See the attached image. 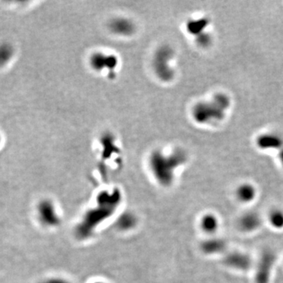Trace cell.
I'll list each match as a JSON object with an SVG mask.
<instances>
[{"label":"cell","instance_id":"cell-11","mask_svg":"<svg viewBox=\"0 0 283 283\" xmlns=\"http://www.w3.org/2000/svg\"><path fill=\"white\" fill-rule=\"evenodd\" d=\"M227 248L225 241L218 238L208 239L202 244V249L208 254H217L224 252Z\"/></svg>","mask_w":283,"mask_h":283},{"label":"cell","instance_id":"cell-12","mask_svg":"<svg viewBox=\"0 0 283 283\" xmlns=\"http://www.w3.org/2000/svg\"><path fill=\"white\" fill-rule=\"evenodd\" d=\"M281 139L278 136L272 135H265L258 140L257 144L262 149L279 148L281 147Z\"/></svg>","mask_w":283,"mask_h":283},{"label":"cell","instance_id":"cell-7","mask_svg":"<svg viewBox=\"0 0 283 283\" xmlns=\"http://www.w3.org/2000/svg\"><path fill=\"white\" fill-rule=\"evenodd\" d=\"M38 215L40 222L46 226H55L59 221L55 205L52 201L45 200L38 206Z\"/></svg>","mask_w":283,"mask_h":283},{"label":"cell","instance_id":"cell-4","mask_svg":"<svg viewBox=\"0 0 283 283\" xmlns=\"http://www.w3.org/2000/svg\"><path fill=\"white\" fill-rule=\"evenodd\" d=\"M276 261V255L271 250L265 251L261 254L255 271L256 283H269L271 273Z\"/></svg>","mask_w":283,"mask_h":283},{"label":"cell","instance_id":"cell-14","mask_svg":"<svg viewBox=\"0 0 283 283\" xmlns=\"http://www.w3.org/2000/svg\"><path fill=\"white\" fill-rule=\"evenodd\" d=\"M268 221L271 227L276 229L283 228V211L279 208L271 210L268 214Z\"/></svg>","mask_w":283,"mask_h":283},{"label":"cell","instance_id":"cell-15","mask_svg":"<svg viewBox=\"0 0 283 283\" xmlns=\"http://www.w3.org/2000/svg\"><path fill=\"white\" fill-rule=\"evenodd\" d=\"M44 283H66V282H64V281H62V280L53 279V280H48V281H45Z\"/></svg>","mask_w":283,"mask_h":283},{"label":"cell","instance_id":"cell-3","mask_svg":"<svg viewBox=\"0 0 283 283\" xmlns=\"http://www.w3.org/2000/svg\"><path fill=\"white\" fill-rule=\"evenodd\" d=\"M154 57L153 68L157 77L164 82L173 80L176 74L174 51L169 46H161Z\"/></svg>","mask_w":283,"mask_h":283},{"label":"cell","instance_id":"cell-1","mask_svg":"<svg viewBox=\"0 0 283 283\" xmlns=\"http://www.w3.org/2000/svg\"><path fill=\"white\" fill-rule=\"evenodd\" d=\"M228 106L227 97L224 95H219L210 102H201L196 104L192 110V115L198 123H211L224 117V111Z\"/></svg>","mask_w":283,"mask_h":283},{"label":"cell","instance_id":"cell-2","mask_svg":"<svg viewBox=\"0 0 283 283\" xmlns=\"http://www.w3.org/2000/svg\"><path fill=\"white\" fill-rule=\"evenodd\" d=\"M186 156L182 150H174L166 154L162 151H157L150 157V166L154 174L163 180H169L173 178V170L179 164L184 162Z\"/></svg>","mask_w":283,"mask_h":283},{"label":"cell","instance_id":"cell-9","mask_svg":"<svg viewBox=\"0 0 283 283\" xmlns=\"http://www.w3.org/2000/svg\"><path fill=\"white\" fill-rule=\"evenodd\" d=\"M261 224V218L259 214L255 211H247L239 218V226L242 231H255Z\"/></svg>","mask_w":283,"mask_h":283},{"label":"cell","instance_id":"cell-13","mask_svg":"<svg viewBox=\"0 0 283 283\" xmlns=\"http://www.w3.org/2000/svg\"><path fill=\"white\" fill-rule=\"evenodd\" d=\"M201 226L205 232L209 233V234H213L214 232L217 231V229H218V219L214 215L208 214L202 218Z\"/></svg>","mask_w":283,"mask_h":283},{"label":"cell","instance_id":"cell-5","mask_svg":"<svg viewBox=\"0 0 283 283\" xmlns=\"http://www.w3.org/2000/svg\"><path fill=\"white\" fill-rule=\"evenodd\" d=\"M90 65L96 72L113 77L118 65V59L113 55L96 53L90 58Z\"/></svg>","mask_w":283,"mask_h":283},{"label":"cell","instance_id":"cell-10","mask_svg":"<svg viewBox=\"0 0 283 283\" xmlns=\"http://www.w3.org/2000/svg\"><path fill=\"white\" fill-rule=\"evenodd\" d=\"M256 196V188L250 183L241 184L236 190V197L242 203H250Z\"/></svg>","mask_w":283,"mask_h":283},{"label":"cell","instance_id":"cell-6","mask_svg":"<svg viewBox=\"0 0 283 283\" xmlns=\"http://www.w3.org/2000/svg\"><path fill=\"white\" fill-rule=\"evenodd\" d=\"M224 264L229 268L239 271H246L252 265L251 256L244 252L232 251L224 257Z\"/></svg>","mask_w":283,"mask_h":283},{"label":"cell","instance_id":"cell-16","mask_svg":"<svg viewBox=\"0 0 283 283\" xmlns=\"http://www.w3.org/2000/svg\"><path fill=\"white\" fill-rule=\"evenodd\" d=\"M280 160H281V164H282L283 166V150L281 154H280Z\"/></svg>","mask_w":283,"mask_h":283},{"label":"cell","instance_id":"cell-8","mask_svg":"<svg viewBox=\"0 0 283 283\" xmlns=\"http://www.w3.org/2000/svg\"><path fill=\"white\" fill-rule=\"evenodd\" d=\"M109 30L113 34L122 37L133 35L135 32V26L132 21L125 17H116L109 23Z\"/></svg>","mask_w":283,"mask_h":283}]
</instances>
